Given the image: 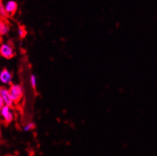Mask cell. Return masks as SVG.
Listing matches in <instances>:
<instances>
[{"instance_id": "cell-7", "label": "cell", "mask_w": 157, "mask_h": 156, "mask_svg": "<svg viewBox=\"0 0 157 156\" xmlns=\"http://www.w3.org/2000/svg\"><path fill=\"white\" fill-rule=\"evenodd\" d=\"M10 31V25L6 19L0 18V37L5 36Z\"/></svg>"}, {"instance_id": "cell-4", "label": "cell", "mask_w": 157, "mask_h": 156, "mask_svg": "<svg viewBox=\"0 0 157 156\" xmlns=\"http://www.w3.org/2000/svg\"><path fill=\"white\" fill-rule=\"evenodd\" d=\"M0 96L2 97L5 105L10 107L11 108H13V101L11 98L9 90L6 88L5 87H0Z\"/></svg>"}, {"instance_id": "cell-6", "label": "cell", "mask_w": 157, "mask_h": 156, "mask_svg": "<svg viewBox=\"0 0 157 156\" xmlns=\"http://www.w3.org/2000/svg\"><path fill=\"white\" fill-rule=\"evenodd\" d=\"M4 7H5L6 11L7 14L9 15V17L10 16L12 17L17 10L18 5L17 2L14 1V0H9V1H7L6 2V4H4Z\"/></svg>"}, {"instance_id": "cell-14", "label": "cell", "mask_w": 157, "mask_h": 156, "mask_svg": "<svg viewBox=\"0 0 157 156\" xmlns=\"http://www.w3.org/2000/svg\"><path fill=\"white\" fill-rule=\"evenodd\" d=\"M0 1H1V0H0Z\"/></svg>"}, {"instance_id": "cell-1", "label": "cell", "mask_w": 157, "mask_h": 156, "mask_svg": "<svg viewBox=\"0 0 157 156\" xmlns=\"http://www.w3.org/2000/svg\"><path fill=\"white\" fill-rule=\"evenodd\" d=\"M8 90L14 104H19L24 98V89L22 86L20 84H11Z\"/></svg>"}, {"instance_id": "cell-5", "label": "cell", "mask_w": 157, "mask_h": 156, "mask_svg": "<svg viewBox=\"0 0 157 156\" xmlns=\"http://www.w3.org/2000/svg\"><path fill=\"white\" fill-rule=\"evenodd\" d=\"M13 80V74L6 68L2 69L0 72V81L4 84H11Z\"/></svg>"}, {"instance_id": "cell-9", "label": "cell", "mask_w": 157, "mask_h": 156, "mask_svg": "<svg viewBox=\"0 0 157 156\" xmlns=\"http://www.w3.org/2000/svg\"><path fill=\"white\" fill-rule=\"evenodd\" d=\"M27 34H28V31H27L25 27L23 25H20L19 28H18V34L21 38H24L26 37Z\"/></svg>"}, {"instance_id": "cell-2", "label": "cell", "mask_w": 157, "mask_h": 156, "mask_svg": "<svg viewBox=\"0 0 157 156\" xmlns=\"http://www.w3.org/2000/svg\"><path fill=\"white\" fill-rule=\"evenodd\" d=\"M13 45L11 43H5L0 45V55L6 59H10L15 56Z\"/></svg>"}, {"instance_id": "cell-3", "label": "cell", "mask_w": 157, "mask_h": 156, "mask_svg": "<svg viewBox=\"0 0 157 156\" xmlns=\"http://www.w3.org/2000/svg\"><path fill=\"white\" fill-rule=\"evenodd\" d=\"M0 115L3 118V122L6 125H9L13 120V114L11 111V108L6 105H4L0 109Z\"/></svg>"}, {"instance_id": "cell-8", "label": "cell", "mask_w": 157, "mask_h": 156, "mask_svg": "<svg viewBox=\"0 0 157 156\" xmlns=\"http://www.w3.org/2000/svg\"><path fill=\"white\" fill-rule=\"evenodd\" d=\"M7 17H9V15L7 14L6 11L4 7V4L2 3V0L0 1V18L2 19H6Z\"/></svg>"}, {"instance_id": "cell-13", "label": "cell", "mask_w": 157, "mask_h": 156, "mask_svg": "<svg viewBox=\"0 0 157 156\" xmlns=\"http://www.w3.org/2000/svg\"><path fill=\"white\" fill-rule=\"evenodd\" d=\"M6 156H15V155H6Z\"/></svg>"}, {"instance_id": "cell-11", "label": "cell", "mask_w": 157, "mask_h": 156, "mask_svg": "<svg viewBox=\"0 0 157 156\" xmlns=\"http://www.w3.org/2000/svg\"><path fill=\"white\" fill-rule=\"evenodd\" d=\"M30 81H31V85L34 90H36V77L35 75H31V78H30Z\"/></svg>"}, {"instance_id": "cell-10", "label": "cell", "mask_w": 157, "mask_h": 156, "mask_svg": "<svg viewBox=\"0 0 157 156\" xmlns=\"http://www.w3.org/2000/svg\"><path fill=\"white\" fill-rule=\"evenodd\" d=\"M35 128V123H29L28 124H27L25 127H24V131H32V130H34V129Z\"/></svg>"}, {"instance_id": "cell-12", "label": "cell", "mask_w": 157, "mask_h": 156, "mask_svg": "<svg viewBox=\"0 0 157 156\" xmlns=\"http://www.w3.org/2000/svg\"><path fill=\"white\" fill-rule=\"evenodd\" d=\"M4 105H5V104H4L3 100H2V97L0 96V109H1V108H2Z\"/></svg>"}]
</instances>
